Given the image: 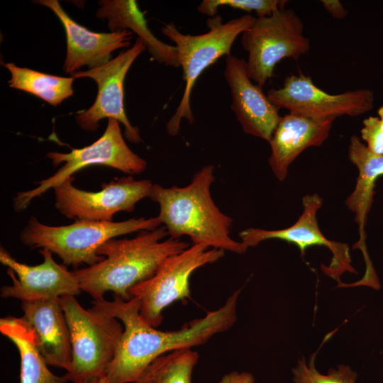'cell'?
I'll return each mask as SVG.
<instances>
[{
    "label": "cell",
    "mask_w": 383,
    "mask_h": 383,
    "mask_svg": "<svg viewBox=\"0 0 383 383\" xmlns=\"http://www.w3.org/2000/svg\"><path fill=\"white\" fill-rule=\"evenodd\" d=\"M302 204V213L291 226L272 231L250 228L239 233L241 242L250 248L268 239L283 240L295 244L302 255L310 246L323 245L329 248L333 255L331 265L328 267V274L338 277L345 271L355 272L348 245L327 239L319 228L317 211L323 204L322 198L317 194H308L303 197Z\"/></svg>",
    "instance_id": "cell-14"
},
{
    "label": "cell",
    "mask_w": 383,
    "mask_h": 383,
    "mask_svg": "<svg viewBox=\"0 0 383 383\" xmlns=\"http://www.w3.org/2000/svg\"><path fill=\"white\" fill-rule=\"evenodd\" d=\"M224 78L232 97L231 109L243 131L270 141L281 116L279 109L250 79L246 60L230 55L226 57Z\"/></svg>",
    "instance_id": "cell-15"
},
{
    "label": "cell",
    "mask_w": 383,
    "mask_h": 383,
    "mask_svg": "<svg viewBox=\"0 0 383 383\" xmlns=\"http://www.w3.org/2000/svg\"><path fill=\"white\" fill-rule=\"evenodd\" d=\"M335 118H313L289 113L281 116L269 141L268 162L274 176L284 181L289 167L306 148L321 145L328 138Z\"/></svg>",
    "instance_id": "cell-18"
},
{
    "label": "cell",
    "mask_w": 383,
    "mask_h": 383,
    "mask_svg": "<svg viewBox=\"0 0 383 383\" xmlns=\"http://www.w3.org/2000/svg\"><path fill=\"white\" fill-rule=\"evenodd\" d=\"M162 223L157 216L133 218L120 222L76 221L67 226H49L34 216L21 231L19 239L31 249H47L66 266L94 265L104 259L97 253L101 245L117 236L155 230Z\"/></svg>",
    "instance_id": "cell-4"
},
{
    "label": "cell",
    "mask_w": 383,
    "mask_h": 383,
    "mask_svg": "<svg viewBox=\"0 0 383 383\" xmlns=\"http://www.w3.org/2000/svg\"><path fill=\"white\" fill-rule=\"evenodd\" d=\"M164 226L141 231L132 239H110L97 250L104 259L91 266L77 270L73 274L81 290L94 300L104 299L112 292L124 300L132 296L130 289L152 277L169 257L179 254L189 247V243L170 238Z\"/></svg>",
    "instance_id": "cell-2"
},
{
    "label": "cell",
    "mask_w": 383,
    "mask_h": 383,
    "mask_svg": "<svg viewBox=\"0 0 383 383\" xmlns=\"http://www.w3.org/2000/svg\"><path fill=\"white\" fill-rule=\"evenodd\" d=\"M287 2L284 0H204L197 6V11L211 18L218 14L219 7L228 6L247 12L255 11L257 17H265L284 9Z\"/></svg>",
    "instance_id": "cell-25"
},
{
    "label": "cell",
    "mask_w": 383,
    "mask_h": 383,
    "mask_svg": "<svg viewBox=\"0 0 383 383\" xmlns=\"http://www.w3.org/2000/svg\"><path fill=\"white\" fill-rule=\"evenodd\" d=\"M214 167L206 165L188 185L166 188L153 184L150 195L160 206L157 216L170 238H190L193 244L242 255L248 247L230 235L233 219L220 211L211 195Z\"/></svg>",
    "instance_id": "cell-3"
},
{
    "label": "cell",
    "mask_w": 383,
    "mask_h": 383,
    "mask_svg": "<svg viewBox=\"0 0 383 383\" xmlns=\"http://www.w3.org/2000/svg\"><path fill=\"white\" fill-rule=\"evenodd\" d=\"M0 332L16 347L21 358L20 383H66V375L54 374L35 346L32 333L21 318L11 316L0 319Z\"/></svg>",
    "instance_id": "cell-21"
},
{
    "label": "cell",
    "mask_w": 383,
    "mask_h": 383,
    "mask_svg": "<svg viewBox=\"0 0 383 383\" xmlns=\"http://www.w3.org/2000/svg\"><path fill=\"white\" fill-rule=\"evenodd\" d=\"M255 18L246 14L224 23L221 16L217 14L206 21L209 31L196 35L182 33L173 23L163 26L162 33L174 43L184 81L181 101L167 123L169 135L174 136L179 133L183 119L193 123L190 99L196 80L218 59L231 55L237 37L252 25Z\"/></svg>",
    "instance_id": "cell-5"
},
{
    "label": "cell",
    "mask_w": 383,
    "mask_h": 383,
    "mask_svg": "<svg viewBox=\"0 0 383 383\" xmlns=\"http://www.w3.org/2000/svg\"><path fill=\"white\" fill-rule=\"evenodd\" d=\"M4 66L11 74L8 82L10 87L35 95L54 106L73 95L72 77L45 74L11 62L4 63Z\"/></svg>",
    "instance_id": "cell-22"
},
{
    "label": "cell",
    "mask_w": 383,
    "mask_h": 383,
    "mask_svg": "<svg viewBox=\"0 0 383 383\" xmlns=\"http://www.w3.org/2000/svg\"><path fill=\"white\" fill-rule=\"evenodd\" d=\"M20 317L32 333L48 365L69 371L72 360L70 333L60 298L21 301Z\"/></svg>",
    "instance_id": "cell-17"
},
{
    "label": "cell",
    "mask_w": 383,
    "mask_h": 383,
    "mask_svg": "<svg viewBox=\"0 0 383 383\" xmlns=\"http://www.w3.org/2000/svg\"><path fill=\"white\" fill-rule=\"evenodd\" d=\"M218 383H255V378L250 372L233 371L223 375Z\"/></svg>",
    "instance_id": "cell-28"
},
{
    "label": "cell",
    "mask_w": 383,
    "mask_h": 383,
    "mask_svg": "<svg viewBox=\"0 0 383 383\" xmlns=\"http://www.w3.org/2000/svg\"><path fill=\"white\" fill-rule=\"evenodd\" d=\"M225 251L192 244L182 252L167 257L155 274L132 287L129 294L140 302V313L150 325L162 321V311L177 301L190 296L189 279L193 272L224 256Z\"/></svg>",
    "instance_id": "cell-9"
},
{
    "label": "cell",
    "mask_w": 383,
    "mask_h": 383,
    "mask_svg": "<svg viewBox=\"0 0 383 383\" xmlns=\"http://www.w3.org/2000/svg\"><path fill=\"white\" fill-rule=\"evenodd\" d=\"M199 354L192 348L162 355L151 362L135 383H192Z\"/></svg>",
    "instance_id": "cell-23"
},
{
    "label": "cell",
    "mask_w": 383,
    "mask_h": 383,
    "mask_svg": "<svg viewBox=\"0 0 383 383\" xmlns=\"http://www.w3.org/2000/svg\"><path fill=\"white\" fill-rule=\"evenodd\" d=\"M145 49L143 43L137 38L131 48L106 64L86 71H77L71 75L74 78H91L98 86L94 104L75 117L82 129L95 131L99 127V121L105 118H114L123 125L127 140L132 143L142 141L138 128L131 124L125 112L123 85L131 66Z\"/></svg>",
    "instance_id": "cell-12"
},
{
    "label": "cell",
    "mask_w": 383,
    "mask_h": 383,
    "mask_svg": "<svg viewBox=\"0 0 383 383\" xmlns=\"http://www.w3.org/2000/svg\"><path fill=\"white\" fill-rule=\"evenodd\" d=\"M377 116L365 118L361 129V138L373 152L383 155V106L378 111Z\"/></svg>",
    "instance_id": "cell-26"
},
{
    "label": "cell",
    "mask_w": 383,
    "mask_h": 383,
    "mask_svg": "<svg viewBox=\"0 0 383 383\" xmlns=\"http://www.w3.org/2000/svg\"><path fill=\"white\" fill-rule=\"evenodd\" d=\"M47 157L54 167L64 163L50 177L41 179L33 189L18 192L13 199V209L25 210L32 200L54 189L72 174L91 165H104L129 174H138L146 170L147 162L133 152L126 143L119 122L109 118L103 135L92 144L80 149H72L67 153L50 152Z\"/></svg>",
    "instance_id": "cell-8"
},
{
    "label": "cell",
    "mask_w": 383,
    "mask_h": 383,
    "mask_svg": "<svg viewBox=\"0 0 383 383\" xmlns=\"http://www.w3.org/2000/svg\"><path fill=\"white\" fill-rule=\"evenodd\" d=\"M99 4L96 16L108 19L111 32L127 29L136 33L155 61L166 66L179 67L175 46L162 42L153 35L136 1L104 0Z\"/></svg>",
    "instance_id": "cell-19"
},
{
    "label": "cell",
    "mask_w": 383,
    "mask_h": 383,
    "mask_svg": "<svg viewBox=\"0 0 383 383\" xmlns=\"http://www.w3.org/2000/svg\"><path fill=\"white\" fill-rule=\"evenodd\" d=\"M240 292V289L235 291L219 309L172 331H161L147 323L140 313V302L137 297L126 301L113 294L112 301L94 300L93 308L118 319L124 328L106 370L109 383H135L160 356L204 345L214 335L228 331L237 320Z\"/></svg>",
    "instance_id": "cell-1"
},
{
    "label": "cell",
    "mask_w": 383,
    "mask_h": 383,
    "mask_svg": "<svg viewBox=\"0 0 383 383\" xmlns=\"http://www.w3.org/2000/svg\"><path fill=\"white\" fill-rule=\"evenodd\" d=\"M348 157L358 170V177L353 192L345 200V205L355 216L360 233V240L364 241V226L371 209L375 183L383 176V155L371 151L360 138L353 135L350 140Z\"/></svg>",
    "instance_id": "cell-20"
},
{
    "label": "cell",
    "mask_w": 383,
    "mask_h": 383,
    "mask_svg": "<svg viewBox=\"0 0 383 383\" xmlns=\"http://www.w3.org/2000/svg\"><path fill=\"white\" fill-rule=\"evenodd\" d=\"M75 383H109L106 376L94 378L87 381L75 382Z\"/></svg>",
    "instance_id": "cell-29"
},
{
    "label": "cell",
    "mask_w": 383,
    "mask_h": 383,
    "mask_svg": "<svg viewBox=\"0 0 383 383\" xmlns=\"http://www.w3.org/2000/svg\"><path fill=\"white\" fill-rule=\"evenodd\" d=\"M37 2L51 9L65 29L67 52L63 70L67 74L72 75L84 66L92 69L104 65L111 60L113 51L131 45L133 32L129 30L93 32L70 18L58 1L40 0Z\"/></svg>",
    "instance_id": "cell-16"
},
{
    "label": "cell",
    "mask_w": 383,
    "mask_h": 383,
    "mask_svg": "<svg viewBox=\"0 0 383 383\" xmlns=\"http://www.w3.org/2000/svg\"><path fill=\"white\" fill-rule=\"evenodd\" d=\"M267 95L279 109L313 118L358 116L370 111L374 102V93L368 89L332 94L302 73L287 77L281 88L270 89Z\"/></svg>",
    "instance_id": "cell-11"
},
{
    "label": "cell",
    "mask_w": 383,
    "mask_h": 383,
    "mask_svg": "<svg viewBox=\"0 0 383 383\" xmlns=\"http://www.w3.org/2000/svg\"><path fill=\"white\" fill-rule=\"evenodd\" d=\"M292 372L294 383H356L357 377L356 372L345 365L330 369L326 374H321L316 369L314 356L308 363L304 357L299 359Z\"/></svg>",
    "instance_id": "cell-24"
},
{
    "label": "cell",
    "mask_w": 383,
    "mask_h": 383,
    "mask_svg": "<svg viewBox=\"0 0 383 383\" xmlns=\"http://www.w3.org/2000/svg\"><path fill=\"white\" fill-rule=\"evenodd\" d=\"M43 262L37 265H28L17 261L1 246L0 262L8 267L7 274L12 279L11 285L1 288L2 298H14L21 301L60 298L79 295L82 290L73 272L67 266L57 263L52 253L47 249H40Z\"/></svg>",
    "instance_id": "cell-13"
},
{
    "label": "cell",
    "mask_w": 383,
    "mask_h": 383,
    "mask_svg": "<svg viewBox=\"0 0 383 383\" xmlns=\"http://www.w3.org/2000/svg\"><path fill=\"white\" fill-rule=\"evenodd\" d=\"M326 10L335 19L345 18L348 13L338 0L321 1Z\"/></svg>",
    "instance_id": "cell-27"
},
{
    "label": "cell",
    "mask_w": 383,
    "mask_h": 383,
    "mask_svg": "<svg viewBox=\"0 0 383 383\" xmlns=\"http://www.w3.org/2000/svg\"><path fill=\"white\" fill-rule=\"evenodd\" d=\"M71 177L55 187V207L64 216L76 221H113L119 211H133L136 204L149 197L153 184L132 176L102 184V189L89 192L75 187Z\"/></svg>",
    "instance_id": "cell-10"
},
{
    "label": "cell",
    "mask_w": 383,
    "mask_h": 383,
    "mask_svg": "<svg viewBox=\"0 0 383 383\" xmlns=\"http://www.w3.org/2000/svg\"><path fill=\"white\" fill-rule=\"evenodd\" d=\"M304 23L291 9H280L272 15L256 17L242 33L241 43L248 53L250 79L262 87L273 76L275 66L284 58L298 60L310 50L304 34Z\"/></svg>",
    "instance_id": "cell-7"
},
{
    "label": "cell",
    "mask_w": 383,
    "mask_h": 383,
    "mask_svg": "<svg viewBox=\"0 0 383 383\" xmlns=\"http://www.w3.org/2000/svg\"><path fill=\"white\" fill-rule=\"evenodd\" d=\"M69 327L72 349L70 369L65 374L72 383L106 376L123 333L116 318L91 307L84 309L74 296L60 298Z\"/></svg>",
    "instance_id": "cell-6"
}]
</instances>
